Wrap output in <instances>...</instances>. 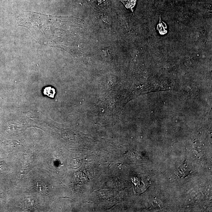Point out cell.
I'll return each mask as SVG.
<instances>
[{
    "mask_svg": "<svg viewBox=\"0 0 212 212\" xmlns=\"http://www.w3.org/2000/svg\"><path fill=\"white\" fill-rule=\"evenodd\" d=\"M20 26L27 28L37 41L49 46L68 49L82 27V21L74 17L44 15L27 12L18 18Z\"/></svg>",
    "mask_w": 212,
    "mask_h": 212,
    "instance_id": "6da1fadb",
    "label": "cell"
},
{
    "mask_svg": "<svg viewBox=\"0 0 212 212\" xmlns=\"http://www.w3.org/2000/svg\"><path fill=\"white\" fill-rule=\"evenodd\" d=\"M123 4L124 6L127 9L130 10L134 14V8L137 2V0H119Z\"/></svg>",
    "mask_w": 212,
    "mask_h": 212,
    "instance_id": "7a4b0ae2",
    "label": "cell"
},
{
    "mask_svg": "<svg viewBox=\"0 0 212 212\" xmlns=\"http://www.w3.org/2000/svg\"><path fill=\"white\" fill-rule=\"evenodd\" d=\"M34 187L35 190L40 193H46V186L43 182L41 181H37L34 183Z\"/></svg>",
    "mask_w": 212,
    "mask_h": 212,
    "instance_id": "3957f363",
    "label": "cell"
},
{
    "mask_svg": "<svg viewBox=\"0 0 212 212\" xmlns=\"http://www.w3.org/2000/svg\"><path fill=\"white\" fill-rule=\"evenodd\" d=\"M157 29L161 35H165L167 32V25L162 21L161 17L160 18V22L157 25Z\"/></svg>",
    "mask_w": 212,
    "mask_h": 212,
    "instance_id": "277c9868",
    "label": "cell"
},
{
    "mask_svg": "<svg viewBox=\"0 0 212 212\" xmlns=\"http://www.w3.org/2000/svg\"><path fill=\"white\" fill-rule=\"evenodd\" d=\"M188 169L185 166H181L176 171V174L180 177L182 178L184 176L185 177V176H187L189 175V171Z\"/></svg>",
    "mask_w": 212,
    "mask_h": 212,
    "instance_id": "5b68a950",
    "label": "cell"
},
{
    "mask_svg": "<svg viewBox=\"0 0 212 212\" xmlns=\"http://www.w3.org/2000/svg\"><path fill=\"white\" fill-rule=\"evenodd\" d=\"M43 93L51 98H54L55 94V89L52 87H46L44 89Z\"/></svg>",
    "mask_w": 212,
    "mask_h": 212,
    "instance_id": "8992f818",
    "label": "cell"
}]
</instances>
